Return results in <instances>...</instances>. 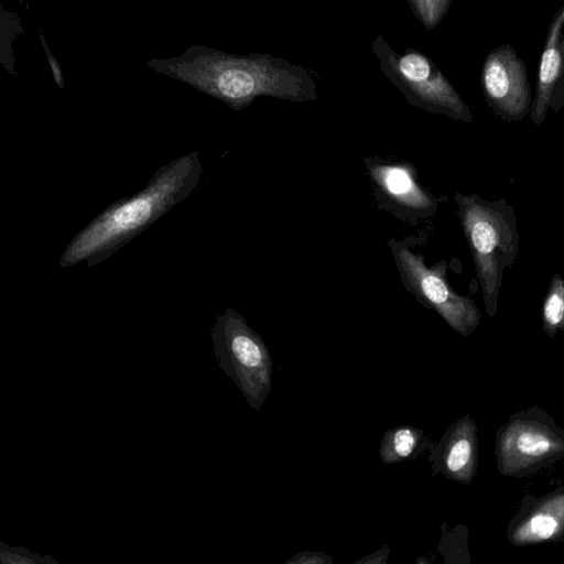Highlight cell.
<instances>
[{
	"instance_id": "cell-1",
	"label": "cell",
	"mask_w": 564,
	"mask_h": 564,
	"mask_svg": "<svg viewBox=\"0 0 564 564\" xmlns=\"http://www.w3.org/2000/svg\"><path fill=\"white\" fill-rule=\"evenodd\" d=\"M147 65L235 110L248 107L259 96L296 101L316 98L305 69L269 55L240 56L196 44L178 56L148 59Z\"/></svg>"
},
{
	"instance_id": "cell-2",
	"label": "cell",
	"mask_w": 564,
	"mask_h": 564,
	"mask_svg": "<svg viewBox=\"0 0 564 564\" xmlns=\"http://www.w3.org/2000/svg\"><path fill=\"white\" fill-rule=\"evenodd\" d=\"M200 174L196 151L161 166L143 189L112 203L83 228L67 246L61 264L84 259L96 262L110 254L191 195Z\"/></svg>"
},
{
	"instance_id": "cell-3",
	"label": "cell",
	"mask_w": 564,
	"mask_h": 564,
	"mask_svg": "<svg viewBox=\"0 0 564 564\" xmlns=\"http://www.w3.org/2000/svg\"><path fill=\"white\" fill-rule=\"evenodd\" d=\"M458 218L479 279L485 311L494 317L503 271L519 253L514 208L506 198L486 200L477 194H455Z\"/></svg>"
},
{
	"instance_id": "cell-4",
	"label": "cell",
	"mask_w": 564,
	"mask_h": 564,
	"mask_svg": "<svg viewBox=\"0 0 564 564\" xmlns=\"http://www.w3.org/2000/svg\"><path fill=\"white\" fill-rule=\"evenodd\" d=\"M495 456L502 476L530 475L564 458V430L540 406L520 410L497 430Z\"/></svg>"
},
{
	"instance_id": "cell-5",
	"label": "cell",
	"mask_w": 564,
	"mask_h": 564,
	"mask_svg": "<svg viewBox=\"0 0 564 564\" xmlns=\"http://www.w3.org/2000/svg\"><path fill=\"white\" fill-rule=\"evenodd\" d=\"M220 367L250 406L259 411L271 392L272 360L262 337L232 310L219 316L214 330Z\"/></svg>"
},
{
	"instance_id": "cell-6",
	"label": "cell",
	"mask_w": 564,
	"mask_h": 564,
	"mask_svg": "<svg viewBox=\"0 0 564 564\" xmlns=\"http://www.w3.org/2000/svg\"><path fill=\"white\" fill-rule=\"evenodd\" d=\"M390 246L401 281L416 301L434 310L459 335L473 334L481 313L469 296L459 295L451 286L445 260L427 267L424 258L413 252L408 243L391 241Z\"/></svg>"
},
{
	"instance_id": "cell-7",
	"label": "cell",
	"mask_w": 564,
	"mask_h": 564,
	"mask_svg": "<svg viewBox=\"0 0 564 564\" xmlns=\"http://www.w3.org/2000/svg\"><path fill=\"white\" fill-rule=\"evenodd\" d=\"M375 48L382 72L412 105L455 120L474 121L460 95L426 56L416 52L398 55L384 42H377Z\"/></svg>"
},
{
	"instance_id": "cell-8",
	"label": "cell",
	"mask_w": 564,
	"mask_h": 564,
	"mask_svg": "<svg viewBox=\"0 0 564 564\" xmlns=\"http://www.w3.org/2000/svg\"><path fill=\"white\" fill-rule=\"evenodd\" d=\"M480 88L499 119L514 122L530 115L533 97L527 65L510 44H502L486 55Z\"/></svg>"
},
{
	"instance_id": "cell-9",
	"label": "cell",
	"mask_w": 564,
	"mask_h": 564,
	"mask_svg": "<svg viewBox=\"0 0 564 564\" xmlns=\"http://www.w3.org/2000/svg\"><path fill=\"white\" fill-rule=\"evenodd\" d=\"M564 107V6L551 19L536 73V91L529 118L542 126L549 111Z\"/></svg>"
},
{
	"instance_id": "cell-10",
	"label": "cell",
	"mask_w": 564,
	"mask_h": 564,
	"mask_svg": "<svg viewBox=\"0 0 564 564\" xmlns=\"http://www.w3.org/2000/svg\"><path fill=\"white\" fill-rule=\"evenodd\" d=\"M433 476L469 485L478 465V437L475 420L466 414L454 421L440 441L430 448Z\"/></svg>"
},
{
	"instance_id": "cell-11",
	"label": "cell",
	"mask_w": 564,
	"mask_h": 564,
	"mask_svg": "<svg viewBox=\"0 0 564 564\" xmlns=\"http://www.w3.org/2000/svg\"><path fill=\"white\" fill-rule=\"evenodd\" d=\"M507 536L517 546L564 540V489L527 497L511 519Z\"/></svg>"
},
{
	"instance_id": "cell-12",
	"label": "cell",
	"mask_w": 564,
	"mask_h": 564,
	"mask_svg": "<svg viewBox=\"0 0 564 564\" xmlns=\"http://www.w3.org/2000/svg\"><path fill=\"white\" fill-rule=\"evenodd\" d=\"M371 171L379 186L400 204L423 210L435 205L434 198L419 187L408 167L383 165L373 166Z\"/></svg>"
},
{
	"instance_id": "cell-13",
	"label": "cell",
	"mask_w": 564,
	"mask_h": 564,
	"mask_svg": "<svg viewBox=\"0 0 564 564\" xmlns=\"http://www.w3.org/2000/svg\"><path fill=\"white\" fill-rule=\"evenodd\" d=\"M433 445L424 431L412 425L389 429L381 438L379 456L383 464L391 465L417 458Z\"/></svg>"
},
{
	"instance_id": "cell-14",
	"label": "cell",
	"mask_w": 564,
	"mask_h": 564,
	"mask_svg": "<svg viewBox=\"0 0 564 564\" xmlns=\"http://www.w3.org/2000/svg\"><path fill=\"white\" fill-rule=\"evenodd\" d=\"M542 328L551 339L564 330V278L560 274L552 276L543 300Z\"/></svg>"
},
{
	"instance_id": "cell-15",
	"label": "cell",
	"mask_w": 564,
	"mask_h": 564,
	"mask_svg": "<svg viewBox=\"0 0 564 564\" xmlns=\"http://www.w3.org/2000/svg\"><path fill=\"white\" fill-rule=\"evenodd\" d=\"M0 564H59L48 554L33 552L21 545L0 542Z\"/></svg>"
},
{
	"instance_id": "cell-16",
	"label": "cell",
	"mask_w": 564,
	"mask_h": 564,
	"mask_svg": "<svg viewBox=\"0 0 564 564\" xmlns=\"http://www.w3.org/2000/svg\"><path fill=\"white\" fill-rule=\"evenodd\" d=\"M451 0H414L410 1L412 10L426 29L435 28L444 18Z\"/></svg>"
},
{
	"instance_id": "cell-17",
	"label": "cell",
	"mask_w": 564,
	"mask_h": 564,
	"mask_svg": "<svg viewBox=\"0 0 564 564\" xmlns=\"http://www.w3.org/2000/svg\"><path fill=\"white\" fill-rule=\"evenodd\" d=\"M441 532H442V536H441V540H440V543H438V547L442 552V555H443V562L442 563H438L434 560L433 556L431 555H419L415 561H414V564H456L454 562V555L452 553V547H451V535L447 533V530L445 531V529H441Z\"/></svg>"
},
{
	"instance_id": "cell-18",
	"label": "cell",
	"mask_w": 564,
	"mask_h": 564,
	"mask_svg": "<svg viewBox=\"0 0 564 564\" xmlns=\"http://www.w3.org/2000/svg\"><path fill=\"white\" fill-rule=\"evenodd\" d=\"M283 564H334V558L330 554L322 551H301Z\"/></svg>"
},
{
	"instance_id": "cell-19",
	"label": "cell",
	"mask_w": 564,
	"mask_h": 564,
	"mask_svg": "<svg viewBox=\"0 0 564 564\" xmlns=\"http://www.w3.org/2000/svg\"><path fill=\"white\" fill-rule=\"evenodd\" d=\"M391 556V547L389 544H383L375 551L362 555L352 564H388Z\"/></svg>"
},
{
	"instance_id": "cell-20",
	"label": "cell",
	"mask_w": 564,
	"mask_h": 564,
	"mask_svg": "<svg viewBox=\"0 0 564 564\" xmlns=\"http://www.w3.org/2000/svg\"><path fill=\"white\" fill-rule=\"evenodd\" d=\"M40 41L44 48L47 63L52 69L54 80H55L56 85L58 86V88L63 89L64 88V78H63L61 66H59L56 57L52 53V51L48 48L46 40L42 33L40 34Z\"/></svg>"
}]
</instances>
